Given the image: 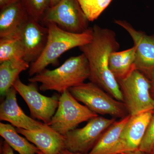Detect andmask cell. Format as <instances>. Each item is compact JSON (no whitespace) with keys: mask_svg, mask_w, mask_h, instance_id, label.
I'll return each mask as SVG.
<instances>
[{"mask_svg":"<svg viewBox=\"0 0 154 154\" xmlns=\"http://www.w3.org/2000/svg\"><path fill=\"white\" fill-rule=\"evenodd\" d=\"M93 37L89 43L79 48L89 62V79L116 100L123 102L118 81L109 66L110 54L119 48L115 32L111 29L94 25Z\"/></svg>","mask_w":154,"mask_h":154,"instance_id":"obj_1","label":"cell"},{"mask_svg":"<svg viewBox=\"0 0 154 154\" xmlns=\"http://www.w3.org/2000/svg\"><path fill=\"white\" fill-rule=\"evenodd\" d=\"M90 75L89 62L82 53L72 57L53 70L45 69L28 79L30 83H40L42 91H55L62 94L70 88L85 82Z\"/></svg>","mask_w":154,"mask_h":154,"instance_id":"obj_2","label":"cell"},{"mask_svg":"<svg viewBox=\"0 0 154 154\" xmlns=\"http://www.w3.org/2000/svg\"><path fill=\"white\" fill-rule=\"evenodd\" d=\"M48 29L47 44L40 56L30 64L28 73L30 77L42 71L50 65L58 63V59L65 52L89 43L93 37V28L85 32L74 33L63 30L55 24H46Z\"/></svg>","mask_w":154,"mask_h":154,"instance_id":"obj_3","label":"cell"},{"mask_svg":"<svg viewBox=\"0 0 154 154\" xmlns=\"http://www.w3.org/2000/svg\"><path fill=\"white\" fill-rule=\"evenodd\" d=\"M70 93L94 113L121 119L129 115L124 102L116 100L96 84L83 83L70 88Z\"/></svg>","mask_w":154,"mask_h":154,"instance_id":"obj_4","label":"cell"},{"mask_svg":"<svg viewBox=\"0 0 154 154\" xmlns=\"http://www.w3.org/2000/svg\"><path fill=\"white\" fill-rule=\"evenodd\" d=\"M118 82L129 115L132 116L154 110L150 82L143 73L134 70L125 78L118 80Z\"/></svg>","mask_w":154,"mask_h":154,"instance_id":"obj_5","label":"cell"},{"mask_svg":"<svg viewBox=\"0 0 154 154\" xmlns=\"http://www.w3.org/2000/svg\"><path fill=\"white\" fill-rule=\"evenodd\" d=\"M98 116L80 103L68 90L61 94L57 109L48 125L64 136L81 123Z\"/></svg>","mask_w":154,"mask_h":154,"instance_id":"obj_6","label":"cell"},{"mask_svg":"<svg viewBox=\"0 0 154 154\" xmlns=\"http://www.w3.org/2000/svg\"><path fill=\"white\" fill-rule=\"evenodd\" d=\"M89 22L78 0H61L48 9L41 23H52L66 31L81 33L90 28Z\"/></svg>","mask_w":154,"mask_h":154,"instance_id":"obj_7","label":"cell"},{"mask_svg":"<svg viewBox=\"0 0 154 154\" xmlns=\"http://www.w3.org/2000/svg\"><path fill=\"white\" fill-rule=\"evenodd\" d=\"M115 121V118L99 116L91 119L83 127L75 128L65 135V148L73 152L88 154Z\"/></svg>","mask_w":154,"mask_h":154,"instance_id":"obj_8","label":"cell"},{"mask_svg":"<svg viewBox=\"0 0 154 154\" xmlns=\"http://www.w3.org/2000/svg\"><path fill=\"white\" fill-rule=\"evenodd\" d=\"M28 105L31 117L48 124L55 113L60 96H45L38 92L37 83L25 85L19 78L13 85Z\"/></svg>","mask_w":154,"mask_h":154,"instance_id":"obj_9","label":"cell"},{"mask_svg":"<svg viewBox=\"0 0 154 154\" xmlns=\"http://www.w3.org/2000/svg\"><path fill=\"white\" fill-rule=\"evenodd\" d=\"M113 22L126 30L133 41L136 48L135 69L148 77L154 70V34L147 35L137 30L126 20L115 19Z\"/></svg>","mask_w":154,"mask_h":154,"instance_id":"obj_10","label":"cell"},{"mask_svg":"<svg viewBox=\"0 0 154 154\" xmlns=\"http://www.w3.org/2000/svg\"><path fill=\"white\" fill-rule=\"evenodd\" d=\"M19 35L24 50V60L32 63L40 56L45 48L48 38V28L30 18Z\"/></svg>","mask_w":154,"mask_h":154,"instance_id":"obj_11","label":"cell"},{"mask_svg":"<svg viewBox=\"0 0 154 154\" xmlns=\"http://www.w3.org/2000/svg\"><path fill=\"white\" fill-rule=\"evenodd\" d=\"M154 110L130 116L121 133L116 154L134 151L139 149Z\"/></svg>","mask_w":154,"mask_h":154,"instance_id":"obj_12","label":"cell"},{"mask_svg":"<svg viewBox=\"0 0 154 154\" xmlns=\"http://www.w3.org/2000/svg\"><path fill=\"white\" fill-rule=\"evenodd\" d=\"M17 91L12 87L0 105V119L8 122L17 128L35 130L41 128L44 123L35 120L24 113L17 102Z\"/></svg>","mask_w":154,"mask_h":154,"instance_id":"obj_13","label":"cell"},{"mask_svg":"<svg viewBox=\"0 0 154 154\" xmlns=\"http://www.w3.org/2000/svg\"><path fill=\"white\" fill-rule=\"evenodd\" d=\"M16 129L43 154H60L66 149L64 136L56 131L48 124L44 123L42 127L35 130Z\"/></svg>","mask_w":154,"mask_h":154,"instance_id":"obj_14","label":"cell"},{"mask_svg":"<svg viewBox=\"0 0 154 154\" xmlns=\"http://www.w3.org/2000/svg\"><path fill=\"white\" fill-rule=\"evenodd\" d=\"M29 19L21 1L1 9L0 38L19 35Z\"/></svg>","mask_w":154,"mask_h":154,"instance_id":"obj_15","label":"cell"},{"mask_svg":"<svg viewBox=\"0 0 154 154\" xmlns=\"http://www.w3.org/2000/svg\"><path fill=\"white\" fill-rule=\"evenodd\" d=\"M130 115L116 121L104 132L88 154H116L121 133Z\"/></svg>","mask_w":154,"mask_h":154,"instance_id":"obj_16","label":"cell"},{"mask_svg":"<svg viewBox=\"0 0 154 154\" xmlns=\"http://www.w3.org/2000/svg\"><path fill=\"white\" fill-rule=\"evenodd\" d=\"M136 48L134 46L125 50L113 51L109 58L110 71L117 81L124 79L135 69Z\"/></svg>","mask_w":154,"mask_h":154,"instance_id":"obj_17","label":"cell"},{"mask_svg":"<svg viewBox=\"0 0 154 154\" xmlns=\"http://www.w3.org/2000/svg\"><path fill=\"white\" fill-rule=\"evenodd\" d=\"M23 59L15 58L0 63V94L5 96L19 77V75L30 68Z\"/></svg>","mask_w":154,"mask_h":154,"instance_id":"obj_18","label":"cell"},{"mask_svg":"<svg viewBox=\"0 0 154 154\" xmlns=\"http://www.w3.org/2000/svg\"><path fill=\"white\" fill-rule=\"evenodd\" d=\"M0 135L19 154H43L36 146L30 143L26 138L21 136L12 125L1 122Z\"/></svg>","mask_w":154,"mask_h":154,"instance_id":"obj_19","label":"cell"},{"mask_svg":"<svg viewBox=\"0 0 154 154\" xmlns=\"http://www.w3.org/2000/svg\"><path fill=\"white\" fill-rule=\"evenodd\" d=\"M19 34L0 38V63L13 59H24V50Z\"/></svg>","mask_w":154,"mask_h":154,"instance_id":"obj_20","label":"cell"},{"mask_svg":"<svg viewBox=\"0 0 154 154\" xmlns=\"http://www.w3.org/2000/svg\"><path fill=\"white\" fill-rule=\"evenodd\" d=\"M113 0H78L89 22H94L110 5Z\"/></svg>","mask_w":154,"mask_h":154,"instance_id":"obj_21","label":"cell"},{"mask_svg":"<svg viewBox=\"0 0 154 154\" xmlns=\"http://www.w3.org/2000/svg\"><path fill=\"white\" fill-rule=\"evenodd\" d=\"M30 19L41 23L50 8L51 0H21Z\"/></svg>","mask_w":154,"mask_h":154,"instance_id":"obj_22","label":"cell"},{"mask_svg":"<svg viewBox=\"0 0 154 154\" xmlns=\"http://www.w3.org/2000/svg\"><path fill=\"white\" fill-rule=\"evenodd\" d=\"M154 147V110L139 150L149 154Z\"/></svg>","mask_w":154,"mask_h":154,"instance_id":"obj_23","label":"cell"},{"mask_svg":"<svg viewBox=\"0 0 154 154\" xmlns=\"http://www.w3.org/2000/svg\"><path fill=\"white\" fill-rule=\"evenodd\" d=\"M1 154H14V149L5 141L2 143V146L1 147Z\"/></svg>","mask_w":154,"mask_h":154,"instance_id":"obj_24","label":"cell"},{"mask_svg":"<svg viewBox=\"0 0 154 154\" xmlns=\"http://www.w3.org/2000/svg\"><path fill=\"white\" fill-rule=\"evenodd\" d=\"M148 79L150 81L151 85L150 92L152 98L154 99V70L151 73L149 76Z\"/></svg>","mask_w":154,"mask_h":154,"instance_id":"obj_25","label":"cell"},{"mask_svg":"<svg viewBox=\"0 0 154 154\" xmlns=\"http://www.w3.org/2000/svg\"><path fill=\"white\" fill-rule=\"evenodd\" d=\"M21 0H0V10Z\"/></svg>","mask_w":154,"mask_h":154,"instance_id":"obj_26","label":"cell"},{"mask_svg":"<svg viewBox=\"0 0 154 154\" xmlns=\"http://www.w3.org/2000/svg\"><path fill=\"white\" fill-rule=\"evenodd\" d=\"M119 154H147L139 150L138 149L137 150L134 151L124 152H122Z\"/></svg>","mask_w":154,"mask_h":154,"instance_id":"obj_27","label":"cell"},{"mask_svg":"<svg viewBox=\"0 0 154 154\" xmlns=\"http://www.w3.org/2000/svg\"><path fill=\"white\" fill-rule=\"evenodd\" d=\"M60 154H82L78 153L73 152L69 151L66 149H64L60 152Z\"/></svg>","mask_w":154,"mask_h":154,"instance_id":"obj_28","label":"cell"},{"mask_svg":"<svg viewBox=\"0 0 154 154\" xmlns=\"http://www.w3.org/2000/svg\"><path fill=\"white\" fill-rule=\"evenodd\" d=\"M61 0H51L50 7L55 6L57 4L60 2Z\"/></svg>","mask_w":154,"mask_h":154,"instance_id":"obj_29","label":"cell"},{"mask_svg":"<svg viewBox=\"0 0 154 154\" xmlns=\"http://www.w3.org/2000/svg\"><path fill=\"white\" fill-rule=\"evenodd\" d=\"M149 154H154V147L152 150V151Z\"/></svg>","mask_w":154,"mask_h":154,"instance_id":"obj_30","label":"cell"},{"mask_svg":"<svg viewBox=\"0 0 154 154\" xmlns=\"http://www.w3.org/2000/svg\"></svg>","mask_w":154,"mask_h":154,"instance_id":"obj_31","label":"cell"}]
</instances>
